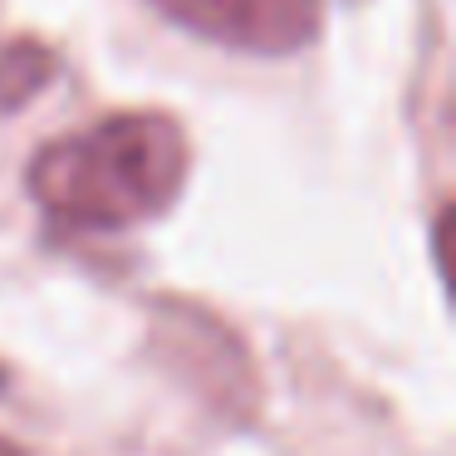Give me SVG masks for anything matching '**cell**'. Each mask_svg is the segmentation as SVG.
<instances>
[{
    "instance_id": "6da1fadb",
    "label": "cell",
    "mask_w": 456,
    "mask_h": 456,
    "mask_svg": "<svg viewBox=\"0 0 456 456\" xmlns=\"http://www.w3.org/2000/svg\"><path fill=\"white\" fill-rule=\"evenodd\" d=\"M191 148L172 113H113L30 158V197L60 231L109 236L158 221L187 187Z\"/></svg>"
},
{
    "instance_id": "7a4b0ae2",
    "label": "cell",
    "mask_w": 456,
    "mask_h": 456,
    "mask_svg": "<svg viewBox=\"0 0 456 456\" xmlns=\"http://www.w3.org/2000/svg\"><path fill=\"white\" fill-rule=\"evenodd\" d=\"M172 25L236 54L285 60L319 40L324 0H152Z\"/></svg>"
},
{
    "instance_id": "3957f363",
    "label": "cell",
    "mask_w": 456,
    "mask_h": 456,
    "mask_svg": "<svg viewBox=\"0 0 456 456\" xmlns=\"http://www.w3.org/2000/svg\"><path fill=\"white\" fill-rule=\"evenodd\" d=\"M60 79V54L35 35H15L0 45V113H20Z\"/></svg>"
},
{
    "instance_id": "277c9868",
    "label": "cell",
    "mask_w": 456,
    "mask_h": 456,
    "mask_svg": "<svg viewBox=\"0 0 456 456\" xmlns=\"http://www.w3.org/2000/svg\"><path fill=\"white\" fill-rule=\"evenodd\" d=\"M0 456H25V446H15L11 436H0Z\"/></svg>"
}]
</instances>
